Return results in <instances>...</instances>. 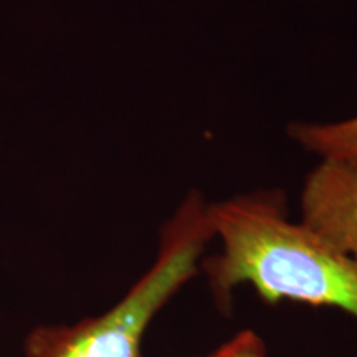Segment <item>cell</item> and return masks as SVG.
<instances>
[{
	"label": "cell",
	"mask_w": 357,
	"mask_h": 357,
	"mask_svg": "<svg viewBox=\"0 0 357 357\" xmlns=\"http://www.w3.org/2000/svg\"><path fill=\"white\" fill-rule=\"evenodd\" d=\"M222 252L202 263L208 287L229 310L238 284H252L263 301L331 306L357 318V261L288 218L280 190H255L211 204Z\"/></svg>",
	"instance_id": "1"
},
{
	"label": "cell",
	"mask_w": 357,
	"mask_h": 357,
	"mask_svg": "<svg viewBox=\"0 0 357 357\" xmlns=\"http://www.w3.org/2000/svg\"><path fill=\"white\" fill-rule=\"evenodd\" d=\"M205 357H268V354L263 339L247 329Z\"/></svg>",
	"instance_id": "5"
},
{
	"label": "cell",
	"mask_w": 357,
	"mask_h": 357,
	"mask_svg": "<svg viewBox=\"0 0 357 357\" xmlns=\"http://www.w3.org/2000/svg\"><path fill=\"white\" fill-rule=\"evenodd\" d=\"M288 134L321 159H357V116L334 123H293Z\"/></svg>",
	"instance_id": "4"
},
{
	"label": "cell",
	"mask_w": 357,
	"mask_h": 357,
	"mask_svg": "<svg viewBox=\"0 0 357 357\" xmlns=\"http://www.w3.org/2000/svg\"><path fill=\"white\" fill-rule=\"evenodd\" d=\"M354 2H357V0H354Z\"/></svg>",
	"instance_id": "6"
},
{
	"label": "cell",
	"mask_w": 357,
	"mask_h": 357,
	"mask_svg": "<svg viewBox=\"0 0 357 357\" xmlns=\"http://www.w3.org/2000/svg\"><path fill=\"white\" fill-rule=\"evenodd\" d=\"M213 236L211 204L199 192H190L160 229L153 266L123 300L109 311L73 326L35 328L26 336L25 357H142L146 328L194 278Z\"/></svg>",
	"instance_id": "2"
},
{
	"label": "cell",
	"mask_w": 357,
	"mask_h": 357,
	"mask_svg": "<svg viewBox=\"0 0 357 357\" xmlns=\"http://www.w3.org/2000/svg\"><path fill=\"white\" fill-rule=\"evenodd\" d=\"M300 222L357 261V159H321L303 184Z\"/></svg>",
	"instance_id": "3"
}]
</instances>
